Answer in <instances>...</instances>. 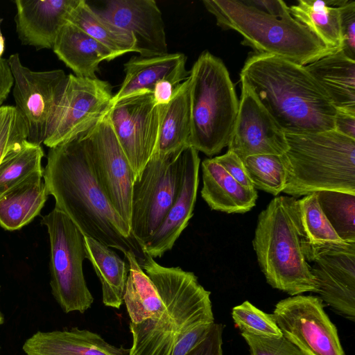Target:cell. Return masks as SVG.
Returning a JSON list of instances; mask_svg holds the SVG:
<instances>
[{
    "mask_svg": "<svg viewBox=\"0 0 355 355\" xmlns=\"http://www.w3.org/2000/svg\"><path fill=\"white\" fill-rule=\"evenodd\" d=\"M41 224L46 227L50 240L51 293L65 313H83L94 302L83 270L87 259L85 236L55 207L42 217Z\"/></svg>",
    "mask_w": 355,
    "mask_h": 355,
    "instance_id": "obj_8",
    "label": "cell"
},
{
    "mask_svg": "<svg viewBox=\"0 0 355 355\" xmlns=\"http://www.w3.org/2000/svg\"><path fill=\"white\" fill-rule=\"evenodd\" d=\"M0 349H1V347H0Z\"/></svg>",
    "mask_w": 355,
    "mask_h": 355,
    "instance_id": "obj_47",
    "label": "cell"
},
{
    "mask_svg": "<svg viewBox=\"0 0 355 355\" xmlns=\"http://www.w3.org/2000/svg\"><path fill=\"white\" fill-rule=\"evenodd\" d=\"M223 325L214 322L208 334L186 355H223Z\"/></svg>",
    "mask_w": 355,
    "mask_h": 355,
    "instance_id": "obj_41",
    "label": "cell"
},
{
    "mask_svg": "<svg viewBox=\"0 0 355 355\" xmlns=\"http://www.w3.org/2000/svg\"><path fill=\"white\" fill-rule=\"evenodd\" d=\"M242 160L254 189L275 196L283 192L287 173L282 155H256Z\"/></svg>",
    "mask_w": 355,
    "mask_h": 355,
    "instance_id": "obj_34",
    "label": "cell"
},
{
    "mask_svg": "<svg viewBox=\"0 0 355 355\" xmlns=\"http://www.w3.org/2000/svg\"><path fill=\"white\" fill-rule=\"evenodd\" d=\"M98 13L132 35L139 55L149 57L168 53L162 14L155 1H108Z\"/></svg>",
    "mask_w": 355,
    "mask_h": 355,
    "instance_id": "obj_17",
    "label": "cell"
},
{
    "mask_svg": "<svg viewBox=\"0 0 355 355\" xmlns=\"http://www.w3.org/2000/svg\"><path fill=\"white\" fill-rule=\"evenodd\" d=\"M44 155L41 145L26 141L0 163V196L32 173L41 171Z\"/></svg>",
    "mask_w": 355,
    "mask_h": 355,
    "instance_id": "obj_33",
    "label": "cell"
},
{
    "mask_svg": "<svg viewBox=\"0 0 355 355\" xmlns=\"http://www.w3.org/2000/svg\"><path fill=\"white\" fill-rule=\"evenodd\" d=\"M13 76L15 107L28 130V141L41 145L65 86L67 75L62 69L33 71L24 65L18 53L8 58Z\"/></svg>",
    "mask_w": 355,
    "mask_h": 355,
    "instance_id": "obj_12",
    "label": "cell"
},
{
    "mask_svg": "<svg viewBox=\"0 0 355 355\" xmlns=\"http://www.w3.org/2000/svg\"><path fill=\"white\" fill-rule=\"evenodd\" d=\"M318 204L338 237L355 242V194L336 191L316 192Z\"/></svg>",
    "mask_w": 355,
    "mask_h": 355,
    "instance_id": "obj_32",
    "label": "cell"
},
{
    "mask_svg": "<svg viewBox=\"0 0 355 355\" xmlns=\"http://www.w3.org/2000/svg\"><path fill=\"white\" fill-rule=\"evenodd\" d=\"M139 265L155 286L165 309L157 319L130 322L132 345L129 355H171L186 332L200 324L214 322L211 293L193 272L162 266L146 253Z\"/></svg>",
    "mask_w": 355,
    "mask_h": 355,
    "instance_id": "obj_3",
    "label": "cell"
},
{
    "mask_svg": "<svg viewBox=\"0 0 355 355\" xmlns=\"http://www.w3.org/2000/svg\"><path fill=\"white\" fill-rule=\"evenodd\" d=\"M26 122L15 106L0 107V163L11 151L27 141Z\"/></svg>",
    "mask_w": 355,
    "mask_h": 355,
    "instance_id": "obj_36",
    "label": "cell"
},
{
    "mask_svg": "<svg viewBox=\"0 0 355 355\" xmlns=\"http://www.w3.org/2000/svg\"><path fill=\"white\" fill-rule=\"evenodd\" d=\"M201 196L209 207L227 214H243L256 205V189L248 188L234 179L214 158L202 162Z\"/></svg>",
    "mask_w": 355,
    "mask_h": 355,
    "instance_id": "obj_22",
    "label": "cell"
},
{
    "mask_svg": "<svg viewBox=\"0 0 355 355\" xmlns=\"http://www.w3.org/2000/svg\"><path fill=\"white\" fill-rule=\"evenodd\" d=\"M67 21L107 48L115 58L135 52V42L132 35L103 17L85 0H79L71 11Z\"/></svg>",
    "mask_w": 355,
    "mask_h": 355,
    "instance_id": "obj_30",
    "label": "cell"
},
{
    "mask_svg": "<svg viewBox=\"0 0 355 355\" xmlns=\"http://www.w3.org/2000/svg\"><path fill=\"white\" fill-rule=\"evenodd\" d=\"M124 256L129 272L123 300L130 322L138 324L159 318L165 308L155 286L140 266L133 252L129 251Z\"/></svg>",
    "mask_w": 355,
    "mask_h": 355,
    "instance_id": "obj_28",
    "label": "cell"
},
{
    "mask_svg": "<svg viewBox=\"0 0 355 355\" xmlns=\"http://www.w3.org/2000/svg\"><path fill=\"white\" fill-rule=\"evenodd\" d=\"M0 292H1V285H0ZM4 323V315L1 311L0 310V325Z\"/></svg>",
    "mask_w": 355,
    "mask_h": 355,
    "instance_id": "obj_46",
    "label": "cell"
},
{
    "mask_svg": "<svg viewBox=\"0 0 355 355\" xmlns=\"http://www.w3.org/2000/svg\"><path fill=\"white\" fill-rule=\"evenodd\" d=\"M334 130L340 135L355 139V114L336 110Z\"/></svg>",
    "mask_w": 355,
    "mask_h": 355,
    "instance_id": "obj_42",
    "label": "cell"
},
{
    "mask_svg": "<svg viewBox=\"0 0 355 355\" xmlns=\"http://www.w3.org/2000/svg\"><path fill=\"white\" fill-rule=\"evenodd\" d=\"M297 202L304 233L302 242L303 252L328 245L347 243L334 230L318 204L316 193L304 196Z\"/></svg>",
    "mask_w": 355,
    "mask_h": 355,
    "instance_id": "obj_31",
    "label": "cell"
},
{
    "mask_svg": "<svg viewBox=\"0 0 355 355\" xmlns=\"http://www.w3.org/2000/svg\"><path fill=\"white\" fill-rule=\"evenodd\" d=\"M79 0H15L16 32L23 45L53 49L61 28Z\"/></svg>",
    "mask_w": 355,
    "mask_h": 355,
    "instance_id": "obj_19",
    "label": "cell"
},
{
    "mask_svg": "<svg viewBox=\"0 0 355 355\" xmlns=\"http://www.w3.org/2000/svg\"><path fill=\"white\" fill-rule=\"evenodd\" d=\"M191 129L189 145L209 157L227 146L239 101L223 62L203 51L189 71Z\"/></svg>",
    "mask_w": 355,
    "mask_h": 355,
    "instance_id": "obj_7",
    "label": "cell"
},
{
    "mask_svg": "<svg viewBox=\"0 0 355 355\" xmlns=\"http://www.w3.org/2000/svg\"><path fill=\"white\" fill-rule=\"evenodd\" d=\"M218 26L242 35V44L258 53L282 58L302 66L334 53L305 26L289 14L279 17L249 4L246 0H204Z\"/></svg>",
    "mask_w": 355,
    "mask_h": 355,
    "instance_id": "obj_5",
    "label": "cell"
},
{
    "mask_svg": "<svg viewBox=\"0 0 355 355\" xmlns=\"http://www.w3.org/2000/svg\"><path fill=\"white\" fill-rule=\"evenodd\" d=\"M3 21L2 18H0V58H1V56L4 52L5 50V39L2 35L1 29V24Z\"/></svg>",
    "mask_w": 355,
    "mask_h": 355,
    "instance_id": "obj_45",
    "label": "cell"
},
{
    "mask_svg": "<svg viewBox=\"0 0 355 355\" xmlns=\"http://www.w3.org/2000/svg\"><path fill=\"white\" fill-rule=\"evenodd\" d=\"M286 138L284 193L294 198L321 191L355 194V139L334 130Z\"/></svg>",
    "mask_w": 355,
    "mask_h": 355,
    "instance_id": "obj_6",
    "label": "cell"
},
{
    "mask_svg": "<svg viewBox=\"0 0 355 355\" xmlns=\"http://www.w3.org/2000/svg\"><path fill=\"white\" fill-rule=\"evenodd\" d=\"M87 259L91 262L98 277L105 306L120 309L123 303L128 263L111 248L88 236H85Z\"/></svg>",
    "mask_w": 355,
    "mask_h": 355,
    "instance_id": "obj_27",
    "label": "cell"
},
{
    "mask_svg": "<svg viewBox=\"0 0 355 355\" xmlns=\"http://www.w3.org/2000/svg\"><path fill=\"white\" fill-rule=\"evenodd\" d=\"M249 347V355H304L284 336L265 338L241 333Z\"/></svg>",
    "mask_w": 355,
    "mask_h": 355,
    "instance_id": "obj_37",
    "label": "cell"
},
{
    "mask_svg": "<svg viewBox=\"0 0 355 355\" xmlns=\"http://www.w3.org/2000/svg\"><path fill=\"white\" fill-rule=\"evenodd\" d=\"M214 159L241 185L248 188L254 187L243 160L236 154L227 150L224 155L215 157Z\"/></svg>",
    "mask_w": 355,
    "mask_h": 355,
    "instance_id": "obj_39",
    "label": "cell"
},
{
    "mask_svg": "<svg viewBox=\"0 0 355 355\" xmlns=\"http://www.w3.org/2000/svg\"><path fill=\"white\" fill-rule=\"evenodd\" d=\"M164 106L155 102L152 92L146 91L120 100L107 112L135 180L156 150Z\"/></svg>",
    "mask_w": 355,
    "mask_h": 355,
    "instance_id": "obj_13",
    "label": "cell"
},
{
    "mask_svg": "<svg viewBox=\"0 0 355 355\" xmlns=\"http://www.w3.org/2000/svg\"><path fill=\"white\" fill-rule=\"evenodd\" d=\"M272 315L283 336L304 355H345L320 297L297 295L282 300Z\"/></svg>",
    "mask_w": 355,
    "mask_h": 355,
    "instance_id": "obj_14",
    "label": "cell"
},
{
    "mask_svg": "<svg viewBox=\"0 0 355 355\" xmlns=\"http://www.w3.org/2000/svg\"><path fill=\"white\" fill-rule=\"evenodd\" d=\"M175 88V86L166 80L157 83L152 92L155 102L158 105L168 104L173 97Z\"/></svg>",
    "mask_w": 355,
    "mask_h": 355,
    "instance_id": "obj_44",
    "label": "cell"
},
{
    "mask_svg": "<svg viewBox=\"0 0 355 355\" xmlns=\"http://www.w3.org/2000/svg\"><path fill=\"white\" fill-rule=\"evenodd\" d=\"M200 159L198 151L191 146L182 151V184L178 197L162 224L142 247L151 257H161L171 250L193 216L199 183Z\"/></svg>",
    "mask_w": 355,
    "mask_h": 355,
    "instance_id": "obj_18",
    "label": "cell"
},
{
    "mask_svg": "<svg viewBox=\"0 0 355 355\" xmlns=\"http://www.w3.org/2000/svg\"><path fill=\"white\" fill-rule=\"evenodd\" d=\"M342 0H298L289 7L291 15L305 26L324 46L336 53L340 51L342 38L339 6Z\"/></svg>",
    "mask_w": 355,
    "mask_h": 355,
    "instance_id": "obj_29",
    "label": "cell"
},
{
    "mask_svg": "<svg viewBox=\"0 0 355 355\" xmlns=\"http://www.w3.org/2000/svg\"><path fill=\"white\" fill-rule=\"evenodd\" d=\"M337 111L355 114V61L340 51L304 66Z\"/></svg>",
    "mask_w": 355,
    "mask_h": 355,
    "instance_id": "obj_24",
    "label": "cell"
},
{
    "mask_svg": "<svg viewBox=\"0 0 355 355\" xmlns=\"http://www.w3.org/2000/svg\"><path fill=\"white\" fill-rule=\"evenodd\" d=\"M14 79L8 64V59L0 58V107L8 98Z\"/></svg>",
    "mask_w": 355,
    "mask_h": 355,
    "instance_id": "obj_43",
    "label": "cell"
},
{
    "mask_svg": "<svg viewBox=\"0 0 355 355\" xmlns=\"http://www.w3.org/2000/svg\"><path fill=\"white\" fill-rule=\"evenodd\" d=\"M191 129V79L175 87L169 103L164 105L156 150L165 155L189 145Z\"/></svg>",
    "mask_w": 355,
    "mask_h": 355,
    "instance_id": "obj_26",
    "label": "cell"
},
{
    "mask_svg": "<svg viewBox=\"0 0 355 355\" xmlns=\"http://www.w3.org/2000/svg\"><path fill=\"white\" fill-rule=\"evenodd\" d=\"M339 10L342 38L340 51L355 61V1L342 0Z\"/></svg>",
    "mask_w": 355,
    "mask_h": 355,
    "instance_id": "obj_38",
    "label": "cell"
},
{
    "mask_svg": "<svg viewBox=\"0 0 355 355\" xmlns=\"http://www.w3.org/2000/svg\"><path fill=\"white\" fill-rule=\"evenodd\" d=\"M320 298L336 313L355 319V242L331 244L304 252Z\"/></svg>",
    "mask_w": 355,
    "mask_h": 355,
    "instance_id": "obj_15",
    "label": "cell"
},
{
    "mask_svg": "<svg viewBox=\"0 0 355 355\" xmlns=\"http://www.w3.org/2000/svg\"><path fill=\"white\" fill-rule=\"evenodd\" d=\"M52 49L75 76L82 78H97L100 63L115 59L107 48L69 21L60 30Z\"/></svg>",
    "mask_w": 355,
    "mask_h": 355,
    "instance_id": "obj_23",
    "label": "cell"
},
{
    "mask_svg": "<svg viewBox=\"0 0 355 355\" xmlns=\"http://www.w3.org/2000/svg\"><path fill=\"white\" fill-rule=\"evenodd\" d=\"M213 323L200 324L183 334L175 343L171 355H186L205 339Z\"/></svg>",
    "mask_w": 355,
    "mask_h": 355,
    "instance_id": "obj_40",
    "label": "cell"
},
{
    "mask_svg": "<svg viewBox=\"0 0 355 355\" xmlns=\"http://www.w3.org/2000/svg\"><path fill=\"white\" fill-rule=\"evenodd\" d=\"M240 81L285 134L334 130L336 109L304 66L257 53L245 61Z\"/></svg>",
    "mask_w": 355,
    "mask_h": 355,
    "instance_id": "obj_2",
    "label": "cell"
},
{
    "mask_svg": "<svg viewBox=\"0 0 355 355\" xmlns=\"http://www.w3.org/2000/svg\"><path fill=\"white\" fill-rule=\"evenodd\" d=\"M43 179L55 207L64 213L85 236L115 248L133 252L141 263L145 253L130 227L112 207L98 184L80 135L50 148Z\"/></svg>",
    "mask_w": 355,
    "mask_h": 355,
    "instance_id": "obj_1",
    "label": "cell"
},
{
    "mask_svg": "<svg viewBox=\"0 0 355 355\" xmlns=\"http://www.w3.org/2000/svg\"><path fill=\"white\" fill-rule=\"evenodd\" d=\"M80 138L98 184L112 207L130 227L135 177L114 134L107 112Z\"/></svg>",
    "mask_w": 355,
    "mask_h": 355,
    "instance_id": "obj_11",
    "label": "cell"
},
{
    "mask_svg": "<svg viewBox=\"0 0 355 355\" xmlns=\"http://www.w3.org/2000/svg\"><path fill=\"white\" fill-rule=\"evenodd\" d=\"M112 98L108 82L67 75L43 144L50 148L84 134L108 112Z\"/></svg>",
    "mask_w": 355,
    "mask_h": 355,
    "instance_id": "obj_10",
    "label": "cell"
},
{
    "mask_svg": "<svg viewBox=\"0 0 355 355\" xmlns=\"http://www.w3.org/2000/svg\"><path fill=\"white\" fill-rule=\"evenodd\" d=\"M239 112L228 150L241 159L256 155H284L288 146L286 134L252 92L241 84Z\"/></svg>",
    "mask_w": 355,
    "mask_h": 355,
    "instance_id": "obj_16",
    "label": "cell"
},
{
    "mask_svg": "<svg viewBox=\"0 0 355 355\" xmlns=\"http://www.w3.org/2000/svg\"><path fill=\"white\" fill-rule=\"evenodd\" d=\"M186 62L187 57L182 53L132 57L124 64L125 77L113 95L112 105L137 93L152 92L160 80H168L176 87L189 76Z\"/></svg>",
    "mask_w": 355,
    "mask_h": 355,
    "instance_id": "obj_20",
    "label": "cell"
},
{
    "mask_svg": "<svg viewBox=\"0 0 355 355\" xmlns=\"http://www.w3.org/2000/svg\"><path fill=\"white\" fill-rule=\"evenodd\" d=\"M232 316L241 333L265 338L283 336L273 315L262 311L248 301L234 306Z\"/></svg>",
    "mask_w": 355,
    "mask_h": 355,
    "instance_id": "obj_35",
    "label": "cell"
},
{
    "mask_svg": "<svg viewBox=\"0 0 355 355\" xmlns=\"http://www.w3.org/2000/svg\"><path fill=\"white\" fill-rule=\"evenodd\" d=\"M26 355H129V349L106 342L87 329L37 331L24 342Z\"/></svg>",
    "mask_w": 355,
    "mask_h": 355,
    "instance_id": "obj_21",
    "label": "cell"
},
{
    "mask_svg": "<svg viewBox=\"0 0 355 355\" xmlns=\"http://www.w3.org/2000/svg\"><path fill=\"white\" fill-rule=\"evenodd\" d=\"M44 169L36 171L0 196V226L18 230L40 215L49 196Z\"/></svg>",
    "mask_w": 355,
    "mask_h": 355,
    "instance_id": "obj_25",
    "label": "cell"
},
{
    "mask_svg": "<svg viewBox=\"0 0 355 355\" xmlns=\"http://www.w3.org/2000/svg\"><path fill=\"white\" fill-rule=\"evenodd\" d=\"M184 148L165 155L153 154L134 182L130 232L141 249L159 228L178 197L182 184Z\"/></svg>",
    "mask_w": 355,
    "mask_h": 355,
    "instance_id": "obj_9",
    "label": "cell"
},
{
    "mask_svg": "<svg viewBox=\"0 0 355 355\" xmlns=\"http://www.w3.org/2000/svg\"><path fill=\"white\" fill-rule=\"evenodd\" d=\"M304 238L296 198L275 197L259 214L252 241L259 265L272 287L292 296L317 293Z\"/></svg>",
    "mask_w": 355,
    "mask_h": 355,
    "instance_id": "obj_4",
    "label": "cell"
}]
</instances>
